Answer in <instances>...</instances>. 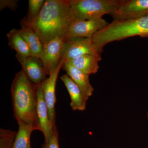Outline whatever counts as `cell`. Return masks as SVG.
Instances as JSON below:
<instances>
[{"mask_svg":"<svg viewBox=\"0 0 148 148\" xmlns=\"http://www.w3.org/2000/svg\"><path fill=\"white\" fill-rule=\"evenodd\" d=\"M75 21L70 0H47L32 27L43 45L65 35Z\"/></svg>","mask_w":148,"mask_h":148,"instance_id":"obj_1","label":"cell"},{"mask_svg":"<svg viewBox=\"0 0 148 148\" xmlns=\"http://www.w3.org/2000/svg\"><path fill=\"white\" fill-rule=\"evenodd\" d=\"M38 86L23 70L15 75L11 88L14 118L18 122L33 125L41 131L37 114Z\"/></svg>","mask_w":148,"mask_h":148,"instance_id":"obj_2","label":"cell"},{"mask_svg":"<svg viewBox=\"0 0 148 148\" xmlns=\"http://www.w3.org/2000/svg\"><path fill=\"white\" fill-rule=\"evenodd\" d=\"M140 36L148 38V15L125 20H114L95 34L92 39L100 54L110 43Z\"/></svg>","mask_w":148,"mask_h":148,"instance_id":"obj_3","label":"cell"},{"mask_svg":"<svg viewBox=\"0 0 148 148\" xmlns=\"http://www.w3.org/2000/svg\"><path fill=\"white\" fill-rule=\"evenodd\" d=\"M121 0H70L75 21L103 18L110 15L119 5Z\"/></svg>","mask_w":148,"mask_h":148,"instance_id":"obj_4","label":"cell"},{"mask_svg":"<svg viewBox=\"0 0 148 148\" xmlns=\"http://www.w3.org/2000/svg\"><path fill=\"white\" fill-rule=\"evenodd\" d=\"M65 41L57 38L43 45L40 58L47 75L49 76L63 60L65 52Z\"/></svg>","mask_w":148,"mask_h":148,"instance_id":"obj_5","label":"cell"},{"mask_svg":"<svg viewBox=\"0 0 148 148\" xmlns=\"http://www.w3.org/2000/svg\"><path fill=\"white\" fill-rule=\"evenodd\" d=\"M64 41L65 49L63 58L64 61L86 54L101 56L95 47L92 38L74 37Z\"/></svg>","mask_w":148,"mask_h":148,"instance_id":"obj_6","label":"cell"},{"mask_svg":"<svg viewBox=\"0 0 148 148\" xmlns=\"http://www.w3.org/2000/svg\"><path fill=\"white\" fill-rule=\"evenodd\" d=\"M114 20H125L148 15V0H121L119 5L110 14Z\"/></svg>","mask_w":148,"mask_h":148,"instance_id":"obj_7","label":"cell"},{"mask_svg":"<svg viewBox=\"0 0 148 148\" xmlns=\"http://www.w3.org/2000/svg\"><path fill=\"white\" fill-rule=\"evenodd\" d=\"M109 24L103 18L75 21L69 28L64 40H66L74 37L92 38Z\"/></svg>","mask_w":148,"mask_h":148,"instance_id":"obj_8","label":"cell"},{"mask_svg":"<svg viewBox=\"0 0 148 148\" xmlns=\"http://www.w3.org/2000/svg\"><path fill=\"white\" fill-rule=\"evenodd\" d=\"M64 62V60L63 59L59 64L57 69L51 74L47 79L41 84L43 93L44 98L47 107L49 119L54 127H56V114L55 109V103L56 102V86L58 74L62 68Z\"/></svg>","mask_w":148,"mask_h":148,"instance_id":"obj_9","label":"cell"},{"mask_svg":"<svg viewBox=\"0 0 148 148\" xmlns=\"http://www.w3.org/2000/svg\"><path fill=\"white\" fill-rule=\"evenodd\" d=\"M22 70L29 79L35 84H41L47 79L42 62L40 58L31 56L24 57L16 54Z\"/></svg>","mask_w":148,"mask_h":148,"instance_id":"obj_10","label":"cell"},{"mask_svg":"<svg viewBox=\"0 0 148 148\" xmlns=\"http://www.w3.org/2000/svg\"><path fill=\"white\" fill-rule=\"evenodd\" d=\"M37 86V116L40 126L41 132L44 136L45 143L47 144L52 138L56 127H53L49 119L47 107L44 98L41 84L38 85Z\"/></svg>","mask_w":148,"mask_h":148,"instance_id":"obj_11","label":"cell"},{"mask_svg":"<svg viewBox=\"0 0 148 148\" xmlns=\"http://www.w3.org/2000/svg\"><path fill=\"white\" fill-rule=\"evenodd\" d=\"M62 69L80 88L86 101L92 95L94 89L90 84L88 75L77 69L69 61H64Z\"/></svg>","mask_w":148,"mask_h":148,"instance_id":"obj_12","label":"cell"},{"mask_svg":"<svg viewBox=\"0 0 148 148\" xmlns=\"http://www.w3.org/2000/svg\"><path fill=\"white\" fill-rule=\"evenodd\" d=\"M60 79L64 82L70 95L72 110L74 111L85 110L87 101L80 88L67 74L63 75Z\"/></svg>","mask_w":148,"mask_h":148,"instance_id":"obj_13","label":"cell"},{"mask_svg":"<svg viewBox=\"0 0 148 148\" xmlns=\"http://www.w3.org/2000/svg\"><path fill=\"white\" fill-rule=\"evenodd\" d=\"M101 60V56L86 54L67 61L83 73L90 75L98 72L99 69V62Z\"/></svg>","mask_w":148,"mask_h":148,"instance_id":"obj_14","label":"cell"},{"mask_svg":"<svg viewBox=\"0 0 148 148\" xmlns=\"http://www.w3.org/2000/svg\"><path fill=\"white\" fill-rule=\"evenodd\" d=\"M19 32L29 46L32 56L40 58L43 45L31 26L21 22Z\"/></svg>","mask_w":148,"mask_h":148,"instance_id":"obj_15","label":"cell"},{"mask_svg":"<svg viewBox=\"0 0 148 148\" xmlns=\"http://www.w3.org/2000/svg\"><path fill=\"white\" fill-rule=\"evenodd\" d=\"M7 36L8 45L12 49L16 51V54L24 57L32 56L29 46L21 36L19 29H12Z\"/></svg>","mask_w":148,"mask_h":148,"instance_id":"obj_16","label":"cell"},{"mask_svg":"<svg viewBox=\"0 0 148 148\" xmlns=\"http://www.w3.org/2000/svg\"><path fill=\"white\" fill-rule=\"evenodd\" d=\"M18 131L16 133L12 148H31V138L32 132L36 128L31 124L22 122H17Z\"/></svg>","mask_w":148,"mask_h":148,"instance_id":"obj_17","label":"cell"},{"mask_svg":"<svg viewBox=\"0 0 148 148\" xmlns=\"http://www.w3.org/2000/svg\"><path fill=\"white\" fill-rule=\"evenodd\" d=\"M45 2L44 0H29L28 14L21 21V23L32 27L38 16Z\"/></svg>","mask_w":148,"mask_h":148,"instance_id":"obj_18","label":"cell"},{"mask_svg":"<svg viewBox=\"0 0 148 148\" xmlns=\"http://www.w3.org/2000/svg\"><path fill=\"white\" fill-rule=\"evenodd\" d=\"M16 133L8 130L0 129V148H12Z\"/></svg>","mask_w":148,"mask_h":148,"instance_id":"obj_19","label":"cell"},{"mask_svg":"<svg viewBox=\"0 0 148 148\" xmlns=\"http://www.w3.org/2000/svg\"><path fill=\"white\" fill-rule=\"evenodd\" d=\"M42 148H59L58 143V134L57 127L54 130L52 138L47 144L42 145Z\"/></svg>","mask_w":148,"mask_h":148,"instance_id":"obj_20","label":"cell"},{"mask_svg":"<svg viewBox=\"0 0 148 148\" xmlns=\"http://www.w3.org/2000/svg\"><path fill=\"white\" fill-rule=\"evenodd\" d=\"M17 2L18 1L16 0H1L0 1L1 10L8 8L11 10L14 11L17 8Z\"/></svg>","mask_w":148,"mask_h":148,"instance_id":"obj_21","label":"cell"},{"mask_svg":"<svg viewBox=\"0 0 148 148\" xmlns=\"http://www.w3.org/2000/svg\"><path fill=\"white\" fill-rule=\"evenodd\" d=\"M147 116H148V112H147Z\"/></svg>","mask_w":148,"mask_h":148,"instance_id":"obj_22","label":"cell"}]
</instances>
